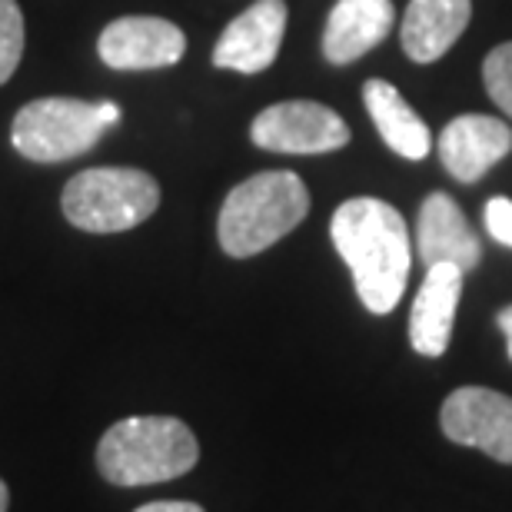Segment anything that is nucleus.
Listing matches in <instances>:
<instances>
[{
	"label": "nucleus",
	"instance_id": "nucleus-10",
	"mask_svg": "<svg viewBox=\"0 0 512 512\" xmlns=\"http://www.w3.org/2000/svg\"><path fill=\"white\" fill-rule=\"evenodd\" d=\"M439 160L449 177L459 183L483 180L499 160L509 157L512 150V130L506 120L489 114H463L449 120L436 140Z\"/></svg>",
	"mask_w": 512,
	"mask_h": 512
},
{
	"label": "nucleus",
	"instance_id": "nucleus-4",
	"mask_svg": "<svg viewBox=\"0 0 512 512\" xmlns=\"http://www.w3.org/2000/svg\"><path fill=\"white\" fill-rule=\"evenodd\" d=\"M60 207L84 233H124L157 213L160 183L137 167H90L67 183Z\"/></svg>",
	"mask_w": 512,
	"mask_h": 512
},
{
	"label": "nucleus",
	"instance_id": "nucleus-11",
	"mask_svg": "<svg viewBox=\"0 0 512 512\" xmlns=\"http://www.w3.org/2000/svg\"><path fill=\"white\" fill-rule=\"evenodd\" d=\"M463 270L453 263L426 266L423 286H419L413 310H409V346L419 356H443L453 336V320L463 296Z\"/></svg>",
	"mask_w": 512,
	"mask_h": 512
},
{
	"label": "nucleus",
	"instance_id": "nucleus-9",
	"mask_svg": "<svg viewBox=\"0 0 512 512\" xmlns=\"http://www.w3.org/2000/svg\"><path fill=\"white\" fill-rule=\"evenodd\" d=\"M100 60L110 70H163L187 50V37L163 17H117L97 40Z\"/></svg>",
	"mask_w": 512,
	"mask_h": 512
},
{
	"label": "nucleus",
	"instance_id": "nucleus-14",
	"mask_svg": "<svg viewBox=\"0 0 512 512\" xmlns=\"http://www.w3.org/2000/svg\"><path fill=\"white\" fill-rule=\"evenodd\" d=\"M473 17V0H409L399 44L413 64H436L446 57Z\"/></svg>",
	"mask_w": 512,
	"mask_h": 512
},
{
	"label": "nucleus",
	"instance_id": "nucleus-17",
	"mask_svg": "<svg viewBox=\"0 0 512 512\" xmlns=\"http://www.w3.org/2000/svg\"><path fill=\"white\" fill-rule=\"evenodd\" d=\"M483 84L489 100L512 120V40L489 50L483 64Z\"/></svg>",
	"mask_w": 512,
	"mask_h": 512
},
{
	"label": "nucleus",
	"instance_id": "nucleus-18",
	"mask_svg": "<svg viewBox=\"0 0 512 512\" xmlns=\"http://www.w3.org/2000/svg\"><path fill=\"white\" fill-rule=\"evenodd\" d=\"M486 230L499 247H509L512 250V200L509 197H493L486 203Z\"/></svg>",
	"mask_w": 512,
	"mask_h": 512
},
{
	"label": "nucleus",
	"instance_id": "nucleus-3",
	"mask_svg": "<svg viewBox=\"0 0 512 512\" xmlns=\"http://www.w3.org/2000/svg\"><path fill=\"white\" fill-rule=\"evenodd\" d=\"M306 213H310L306 183L290 170H263L237 183L223 200L217 220L220 247L233 260H247L293 233Z\"/></svg>",
	"mask_w": 512,
	"mask_h": 512
},
{
	"label": "nucleus",
	"instance_id": "nucleus-20",
	"mask_svg": "<svg viewBox=\"0 0 512 512\" xmlns=\"http://www.w3.org/2000/svg\"><path fill=\"white\" fill-rule=\"evenodd\" d=\"M496 326H499V330H503V336H506V350H509V360H512V303L503 306V310L496 313Z\"/></svg>",
	"mask_w": 512,
	"mask_h": 512
},
{
	"label": "nucleus",
	"instance_id": "nucleus-16",
	"mask_svg": "<svg viewBox=\"0 0 512 512\" xmlns=\"http://www.w3.org/2000/svg\"><path fill=\"white\" fill-rule=\"evenodd\" d=\"M24 57V14L17 0H0V84L14 77Z\"/></svg>",
	"mask_w": 512,
	"mask_h": 512
},
{
	"label": "nucleus",
	"instance_id": "nucleus-1",
	"mask_svg": "<svg viewBox=\"0 0 512 512\" xmlns=\"http://www.w3.org/2000/svg\"><path fill=\"white\" fill-rule=\"evenodd\" d=\"M330 237L336 253L350 266L366 310L376 316L393 313L413 266V243L403 213L386 200L353 197L336 207Z\"/></svg>",
	"mask_w": 512,
	"mask_h": 512
},
{
	"label": "nucleus",
	"instance_id": "nucleus-13",
	"mask_svg": "<svg viewBox=\"0 0 512 512\" xmlns=\"http://www.w3.org/2000/svg\"><path fill=\"white\" fill-rule=\"evenodd\" d=\"M396 24L393 0H336L323 30V57L336 67L380 47Z\"/></svg>",
	"mask_w": 512,
	"mask_h": 512
},
{
	"label": "nucleus",
	"instance_id": "nucleus-8",
	"mask_svg": "<svg viewBox=\"0 0 512 512\" xmlns=\"http://www.w3.org/2000/svg\"><path fill=\"white\" fill-rule=\"evenodd\" d=\"M286 0H256L240 17H233L213 47V64L233 74H263L273 67L286 34Z\"/></svg>",
	"mask_w": 512,
	"mask_h": 512
},
{
	"label": "nucleus",
	"instance_id": "nucleus-19",
	"mask_svg": "<svg viewBox=\"0 0 512 512\" xmlns=\"http://www.w3.org/2000/svg\"><path fill=\"white\" fill-rule=\"evenodd\" d=\"M133 512H207V509L197 503H177V499H167V503H147Z\"/></svg>",
	"mask_w": 512,
	"mask_h": 512
},
{
	"label": "nucleus",
	"instance_id": "nucleus-5",
	"mask_svg": "<svg viewBox=\"0 0 512 512\" xmlns=\"http://www.w3.org/2000/svg\"><path fill=\"white\" fill-rule=\"evenodd\" d=\"M110 124L100 104H84L74 97H40L17 110L10 143L20 157L34 163H64L94 150Z\"/></svg>",
	"mask_w": 512,
	"mask_h": 512
},
{
	"label": "nucleus",
	"instance_id": "nucleus-6",
	"mask_svg": "<svg viewBox=\"0 0 512 512\" xmlns=\"http://www.w3.org/2000/svg\"><path fill=\"white\" fill-rule=\"evenodd\" d=\"M250 137L260 150L270 153H333L350 143V127L333 107L316 100H283L256 114Z\"/></svg>",
	"mask_w": 512,
	"mask_h": 512
},
{
	"label": "nucleus",
	"instance_id": "nucleus-2",
	"mask_svg": "<svg viewBox=\"0 0 512 512\" xmlns=\"http://www.w3.org/2000/svg\"><path fill=\"white\" fill-rule=\"evenodd\" d=\"M197 459V436L177 416H127L97 443V469L114 486L170 483L187 476Z\"/></svg>",
	"mask_w": 512,
	"mask_h": 512
},
{
	"label": "nucleus",
	"instance_id": "nucleus-7",
	"mask_svg": "<svg viewBox=\"0 0 512 512\" xmlns=\"http://www.w3.org/2000/svg\"><path fill=\"white\" fill-rule=\"evenodd\" d=\"M443 436L512 466V396L489 386H459L439 409Z\"/></svg>",
	"mask_w": 512,
	"mask_h": 512
},
{
	"label": "nucleus",
	"instance_id": "nucleus-15",
	"mask_svg": "<svg viewBox=\"0 0 512 512\" xmlns=\"http://www.w3.org/2000/svg\"><path fill=\"white\" fill-rule=\"evenodd\" d=\"M363 104L376 130H380L383 143L396 157H403V160L426 157L429 147H433L426 120L409 107V100L399 94L393 84H386V80H366Z\"/></svg>",
	"mask_w": 512,
	"mask_h": 512
},
{
	"label": "nucleus",
	"instance_id": "nucleus-12",
	"mask_svg": "<svg viewBox=\"0 0 512 512\" xmlns=\"http://www.w3.org/2000/svg\"><path fill=\"white\" fill-rule=\"evenodd\" d=\"M416 253L426 266L453 263L463 273L476 270L483 260L476 230L469 227L463 207L449 193H429L416 220Z\"/></svg>",
	"mask_w": 512,
	"mask_h": 512
},
{
	"label": "nucleus",
	"instance_id": "nucleus-21",
	"mask_svg": "<svg viewBox=\"0 0 512 512\" xmlns=\"http://www.w3.org/2000/svg\"><path fill=\"white\" fill-rule=\"evenodd\" d=\"M7 506H10V493H7V483L0 479V512H7Z\"/></svg>",
	"mask_w": 512,
	"mask_h": 512
}]
</instances>
